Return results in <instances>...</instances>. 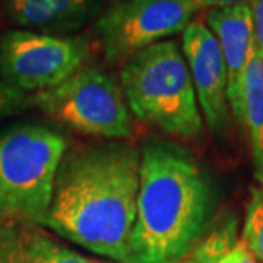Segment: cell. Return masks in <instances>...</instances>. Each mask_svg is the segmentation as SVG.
Wrapping results in <instances>:
<instances>
[{
  "label": "cell",
  "mask_w": 263,
  "mask_h": 263,
  "mask_svg": "<svg viewBox=\"0 0 263 263\" xmlns=\"http://www.w3.org/2000/svg\"><path fill=\"white\" fill-rule=\"evenodd\" d=\"M139 170L141 152L122 142L66 151L44 227L98 256L126 263Z\"/></svg>",
  "instance_id": "obj_1"
},
{
  "label": "cell",
  "mask_w": 263,
  "mask_h": 263,
  "mask_svg": "<svg viewBox=\"0 0 263 263\" xmlns=\"http://www.w3.org/2000/svg\"><path fill=\"white\" fill-rule=\"evenodd\" d=\"M215 203L212 181L189 151L149 141L126 263H181L211 227Z\"/></svg>",
  "instance_id": "obj_2"
},
{
  "label": "cell",
  "mask_w": 263,
  "mask_h": 263,
  "mask_svg": "<svg viewBox=\"0 0 263 263\" xmlns=\"http://www.w3.org/2000/svg\"><path fill=\"white\" fill-rule=\"evenodd\" d=\"M120 86L138 120L179 139L202 135L196 91L176 41L164 40L129 57L120 72Z\"/></svg>",
  "instance_id": "obj_3"
},
{
  "label": "cell",
  "mask_w": 263,
  "mask_h": 263,
  "mask_svg": "<svg viewBox=\"0 0 263 263\" xmlns=\"http://www.w3.org/2000/svg\"><path fill=\"white\" fill-rule=\"evenodd\" d=\"M66 148L63 135L44 126L22 124L0 133V219L44 227Z\"/></svg>",
  "instance_id": "obj_4"
},
{
  "label": "cell",
  "mask_w": 263,
  "mask_h": 263,
  "mask_svg": "<svg viewBox=\"0 0 263 263\" xmlns=\"http://www.w3.org/2000/svg\"><path fill=\"white\" fill-rule=\"evenodd\" d=\"M35 107L54 122L105 139L132 133V116L117 81L97 67L84 66L62 84L34 92Z\"/></svg>",
  "instance_id": "obj_5"
},
{
  "label": "cell",
  "mask_w": 263,
  "mask_h": 263,
  "mask_svg": "<svg viewBox=\"0 0 263 263\" xmlns=\"http://www.w3.org/2000/svg\"><path fill=\"white\" fill-rule=\"evenodd\" d=\"M91 56L86 37H59L28 29H8L0 35V76L25 92L62 84L84 67Z\"/></svg>",
  "instance_id": "obj_6"
},
{
  "label": "cell",
  "mask_w": 263,
  "mask_h": 263,
  "mask_svg": "<svg viewBox=\"0 0 263 263\" xmlns=\"http://www.w3.org/2000/svg\"><path fill=\"white\" fill-rule=\"evenodd\" d=\"M195 13L192 0H116L97 21L95 34L108 62L127 60L183 32Z\"/></svg>",
  "instance_id": "obj_7"
},
{
  "label": "cell",
  "mask_w": 263,
  "mask_h": 263,
  "mask_svg": "<svg viewBox=\"0 0 263 263\" xmlns=\"http://www.w3.org/2000/svg\"><path fill=\"white\" fill-rule=\"evenodd\" d=\"M181 51L208 127L215 133L226 132L231 119L226 60L218 40L203 21H192L184 28Z\"/></svg>",
  "instance_id": "obj_8"
},
{
  "label": "cell",
  "mask_w": 263,
  "mask_h": 263,
  "mask_svg": "<svg viewBox=\"0 0 263 263\" xmlns=\"http://www.w3.org/2000/svg\"><path fill=\"white\" fill-rule=\"evenodd\" d=\"M206 25L222 50L227 66V95L230 110L240 120L241 82L254 54L253 21L249 3L206 10Z\"/></svg>",
  "instance_id": "obj_9"
},
{
  "label": "cell",
  "mask_w": 263,
  "mask_h": 263,
  "mask_svg": "<svg viewBox=\"0 0 263 263\" xmlns=\"http://www.w3.org/2000/svg\"><path fill=\"white\" fill-rule=\"evenodd\" d=\"M103 0H3V12L21 29L67 37L88 24Z\"/></svg>",
  "instance_id": "obj_10"
},
{
  "label": "cell",
  "mask_w": 263,
  "mask_h": 263,
  "mask_svg": "<svg viewBox=\"0 0 263 263\" xmlns=\"http://www.w3.org/2000/svg\"><path fill=\"white\" fill-rule=\"evenodd\" d=\"M0 263H105L66 247L41 226L0 219Z\"/></svg>",
  "instance_id": "obj_11"
},
{
  "label": "cell",
  "mask_w": 263,
  "mask_h": 263,
  "mask_svg": "<svg viewBox=\"0 0 263 263\" xmlns=\"http://www.w3.org/2000/svg\"><path fill=\"white\" fill-rule=\"evenodd\" d=\"M240 126L249 135L254 179L263 186V59L256 51L241 82Z\"/></svg>",
  "instance_id": "obj_12"
},
{
  "label": "cell",
  "mask_w": 263,
  "mask_h": 263,
  "mask_svg": "<svg viewBox=\"0 0 263 263\" xmlns=\"http://www.w3.org/2000/svg\"><path fill=\"white\" fill-rule=\"evenodd\" d=\"M212 226V224H211ZM238 219L234 214H227L208 228L205 235L187 254L183 263H219L238 245Z\"/></svg>",
  "instance_id": "obj_13"
},
{
  "label": "cell",
  "mask_w": 263,
  "mask_h": 263,
  "mask_svg": "<svg viewBox=\"0 0 263 263\" xmlns=\"http://www.w3.org/2000/svg\"><path fill=\"white\" fill-rule=\"evenodd\" d=\"M241 241L254 259L263 263V186L250 190Z\"/></svg>",
  "instance_id": "obj_14"
},
{
  "label": "cell",
  "mask_w": 263,
  "mask_h": 263,
  "mask_svg": "<svg viewBox=\"0 0 263 263\" xmlns=\"http://www.w3.org/2000/svg\"><path fill=\"white\" fill-rule=\"evenodd\" d=\"M34 107V94L10 85L0 76V119L16 116Z\"/></svg>",
  "instance_id": "obj_15"
},
{
  "label": "cell",
  "mask_w": 263,
  "mask_h": 263,
  "mask_svg": "<svg viewBox=\"0 0 263 263\" xmlns=\"http://www.w3.org/2000/svg\"><path fill=\"white\" fill-rule=\"evenodd\" d=\"M249 6L253 21L254 50L263 59V0H250Z\"/></svg>",
  "instance_id": "obj_16"
},
{
  "label": "cell",
  "mask_w": 263,
  "mask_h": 263,
  "mask_svg": "<svg viewBox=\"0 0 263 263\" xmlns=\"http://www.w3.org/2000/svg\"><path fill=\"white\" fill-rule=\"evenodd\" d=\"M250 0H192L193 8L197 12L209 9H216V8H226V6H233L238 3H249Z\"/></svg>",
  "instance_id": "obj_17"
},
{
  "label": "cell",
  "mask_w": 263,
  "mask_h": 263,
  "mask_svg": "<svg viewBox=\"0 0 263 263\" xmlns=\"http://www.w3.org/2000/svg\"><path fill=\"white\" fill-rule=\"evenodd\" d=\"M241 250H243V243H241V240H240L234 250L228 254L226 259H222L219 263H238V260H240V256H241Z\"/></svg>",
  "instance_id": "obj_18"
},
{
  "label": "cell",
  "mask_w": 263,
  "mask_h": 263,
  "mask_svg": "<svg viewBox=\"0 0 263 263\" xmlns=\"http://www.w3.org/2000/svg\"><path fill=\"white\" fill-rule=\"evenodd\" d=\"M243 243V241H241ZM238 263H260L257 259H254V256L247 249H246L245 243H243V250H241V256H240V260Z\"/></svg>",
  "instance_id": "obj_19"
}]
</instances>
